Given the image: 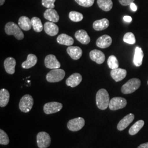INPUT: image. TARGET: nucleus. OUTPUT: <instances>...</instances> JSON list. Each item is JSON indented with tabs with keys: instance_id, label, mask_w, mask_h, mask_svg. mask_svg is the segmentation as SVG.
Returning a JSON list of instances; mask_svg holds the SVG:
<instances>
[{
	"instance_id": "a211bd4d",
	"label": "nucleus",
	"mask_w": 148,
	"mask_h": 148,
	"mask_svg": "<svg viewBox=\"0 0 148 148\" xmlns=\"http://www.w3.org/2000/svg\"><path fill=\"white\" fill-rule=\"evenodd\" d=\"M75 37L78 41L84 45H87L90 41V38L89 35L84 30H79L76 32Z\"/></svg>"
},
{
	"instance_id": "a19ab883",
	"label": "nucleus",
	"mask_w": 148,
	"mask_h": 148,
	"mask_svg": "<svg viewBox=\"0 0 148 148\" xmlns=\"http://www.w3.org/2000/svg\"></svg>"
},
{
	"instance_id": "0eeeda50",
	"label": "nucleus",
	"mask_w": 148,
	"mask_h": 148,
	"mask_svg": "<svg viewBox=\"0 0 148 148\" xmlns=\"http://www.w3.org/2000/svg\"><path fill=\"white\" fill-rule=\"evenodd\" d=\"M51 138L46 132H40L37 134V144L39 148H47L51 145Z\"/></svg>"
},
{
	"instance_id": "7c9ffc66",
	"label": "nucleus",
	"mask_w": 148,
	"mask_h": 148,
	"mask_svg": "<svg viewBox=\"0 0 148 148\" xmlns=\"http://www.w3.org/2000/svg\"><path fill=\"white\" fill-rule=\"evenodd\" d=\"M69 17L71 21L74 22L81 21L84 18V16L81 13L76 11H71L69 13Z\"/></svg>"
},
{
	"instance_id": "f704fd0d",
	"label": "nucleus",
	"mask_w": 148,
	"mask_h": 148,
	"mask_svg": "<svg viewBox=\"0 0 148 148\" xmlns=\"http://www.w3.org/2000/svg\"><path fill=\"white\" fill-rule=\"evenodd\" d=\"M56 0H42V5L48 9H53L55 7L54 2Z\"/></svg>"
},
{
	"instance_id": "bb28decb",
	"label": "nucleus",
	"mask_w": 148,
	"mask_h": 148,
	"mask_svg": "<svg viewBox=\"0 0 148 148\" xmlns=\"http://www.w3.org/2000/svg\"><path fill=\"white\" fill-rule=\"evenodd\" d=\"M97 4L101 10L106 12L110 11L113 5L111 0H97Z\"/></svg>"
},
{
	"instance_id": "7ed1b4c3",
	"label": "nucleus",
	"mask_w": 148,
	"mask_h": 148,
	"mask_svg": "<svg viewBox=\"0 0 148 148\" xmlns=\"http://www.w3.org/2000/svg\"><path fill=\"white\" fill-rule=\"evenodd\" d=\"M140 85L141 81L140 79L137 78L131 79L122 86V93L125 95L132 93L139 88Z\"/></svg>"
},
{
	"instance_id": "72a5a7b5",
	"label": "nucleus",
	"mask_w": 148,
	"mask_h": 148,
	"mask_svg": "<svg viewBox=\"0 0 148 148\" xmlns=\"http://www.w3.org/2000/svg\"><path fill=\"white\" fill-rule=\"evenodd\" d=\"M79 5L84 7H90L93 5L95 0H75Z\"/></svg>"
},
{
	"instance_id": "f03ea898",
	"label": "nucleus",
	"mask_w": 148,
	"mask_h": 148,
	"mask_svg": "<svg viewBox=\"0 0 148 148\" xmlns=\"http://www.w3.org/2000/svg\"><path fill=\"white\" fill-rule=\"evenodd\" d=\"M5 31L8 35H13L18 40H21L24 37L21 28L16 23L12 21L5 24Z\"/></svg>"
},
{
	"instance_id": "cd10ccee",
	"label": "nucleus",
	"mask_w": 148,
	"mask_h": 148,
	"mask_svg": "<svg viewBox=\"0 0 148 148\" xmlns=\"http://www.w3.org/2000/svg\"><path fill=\"white\" fill-rule=\"evenodd\" d=\"M144 125L143 120H139L136 122L129 130V134L131 136L136 134L142 128Z\"/></svg>"
},
{
	"instance_id": "ddd939ff",
	"label": "nucleus",
	"mask_w": 148,
	"mask_h": 148,
	"mask_svg": "<svg viewBox=\"0 0 148 148\" xmlns=\"http://www.w3.org/2000/svg\"><path fill=\"white\" fill-rule=\"evenodd\" d=\"M82 77L81 74L74 73L70 75L66 80V84L72 88L76 87L81 82Z\"/></svg>"
},
{
	"instance_id": "6e6552de",
	"label": "nucleus",
	"mask_w": 148,
	"mask_h": 148,
	"mask_svg": "<svg viewBox=\"0 0 148 148\" xmlns=\"http://www.w3.org/2000/svg\"><path fill=\"white\" fill-rule=\"evenodd\" d=\"M127 104L126 99L122 97H114L110 101L109 108L111 110L115 111L124 108Z\"/></svg>"
},
{
	"instance_id": "a878e982",
	"label": "nucleus",
	"mask_w": 148,
	"mask_h": 148,
	"mask_svg": "<svg viewBox=\"0 0 148 148\" xmlns=\"http://www.w3.org/2000/svg\"><path fill=\"white\" fill-rule=\"evenodd\" d=\"M10 95L8 90L3 88L0 90V106L5 107L10 101Z\"/></svg>"
},
{
	"instance_id": "473e14b6",
	"label": "nucleus",
	"mask_w": 148,
	"mask_h": 148,
	"mask_svg": "<svg viewBox=\"0 0 148 148\" xmlns=\"http://www.w3.org/2000/svg\"><path fill=\"white\" fill-rule=\"evenodd\" d=\"M10 143V139L7 134L2 129L0 130V144L7 145Z\"/></svg>"
},
{
	"instance_id": "f3484780",
	"label": "nucleus",
	"mask_w": 148,
	"mask_h": 148,
	"mask_svg": "<svg viewBox=\"0 0 148 148\" xmlns=\"http://www.w3.org/2000/svg\"><path fill=\"white\" fill-rule=\"evenodd\" d=\"M66 51L70 57L74 60L79 59L82 55V50L78 46H69Z\"/></svg>"
},
{
	"instance_id": "4468645a",
	"label": "nucleus",
	"mask_w": 148,
	"mask_h": 148,
	"mask_svg": "<svg viewBox=\"0 0 148 148\" xmlns=\"http://www.w3.org/2000/svg\"><path fill=\"white\" fill-rule=\"evenodd\" d=\"M134 119V115L132 113L128 114L126 116L124 117L119 122L117 128L119 131H123L126 128L130 123Z\"/></svg>"
},
{
	"instance_id": "4c0bfd02",
	"label": "nucleus",
	"mask_w": 148,
	"mask_h": 148,
	"mask_svg": "<svg viewBox=\"0 0 148 148\" xmlns=\"http://www.w3.org/2000/svg\"><path fill=\"white\" fill-rule=\"evenodd\" d=\"M130 5V8H131L132 11H134V12L137 11V5H136L135 3H134L133 2Z\"/></svg>"
},
{
	"instance_id": "f257e3e1",
	"label": "nucleus",
	"mask_w": 148,
	"mask_h": 148,
	"mask_svg": "<svg viewBox=\"0 0 148 148\" xmlns=\"http://www.w3.org/2000/svg\"><path fill=\"white\" fill-rule=\"evenodd\" d=\"M96 104L97 107L101 110L108 108L110 103V98L108 91L104 88L99 90L96 94Z\"/></svg>"
},
{
	"instance_id": "6ab92c4d",
	"label": "nucleus",
	"mask_w": 148,
	"mask_h": 148,
	"mask_svg": "<svg viewBox=\"0 0 148 148\" xmlns=\"http://www.w3.org/2000/svg\"><path fill=\"white\" fill-rule=\"evenodd\" d=\"M16 65V59L12 57H8L4 61L5 69L8 74L12 75L15 73Z\"/></svg>"
},
{
	"instance_id": "9b49d317",
	"label": "nucleus",
	"mask_w": 148,
	"mask_h": 148,
	"mask_svg": "<svg viewBox=\"0 0 148 148\" xmlns=\"http://www.w3.org/2000/svg\"><path fill=\"white\" fill-rule=\"evenodd\" d=\"M90 58L98 64L103 63L106 59L105 54L103 52L98 49H94L90 52Z\"/></svg>"
},
{
	"instance_id": "aec40b11",
	"label": "nucleus",
	"mask_w": 148,
	"mask_h": 148,
	"mask_svg": "<svg viewBox=\"0 0 148 148\" xmlns=\"http://www.w3.org/2000/svg\"><path fill=\"white\" fill-rule=\"evenodd\" d=\"M43 16L46 19L53 23H57L59 20V16L54 9H47L45 12Z\"/></svg>"
},
{
	"instance_id": "4be33fe9",
	"label": "nucleus",
	"mask_w": 148,
	"mask_h": 148,
	"mask_svg": "<svg viewBox=\"0 0 148 148\" xmlns=\"http://www.w3.org/2000/svg\"><path fill=\"white\" fill-rule=\"evenodd\" d=\"M37 62V57L34 54H29L27 60L21 64V67L24 69H30L35 66Z\"/></svg>"
},
{
	"instance_id": "c9c22d12",
	"label": "nucleus",
	"mask_w": 148,
	"mask_h": 148,
	"mask_svg": "<svg viewBox=\"0 0 148 148\" xmlns=\"http://www.w3.org/2000/svg\"><path fill=\"white\" fill-rule=\"evenodd\" d=\"M134 0H119L120 4L122 5H130L134 2Z\"/></svg>"
},
{
	"instance_id": "20e7f679",
	"label": "nucleus",
	"mask_w": 148,
	"mask_h": 148,
	"mask_svg": "<svg viewBox=\"0 0 148 148\" xmlns=\"http://www.w3.org/2000/svg\"><path fill=\"white\" fill-rule=\"evenodd\" d=\"M65 76V72L63 69H53L47 74L46 79L48 82H58L63 79Z\"/></svg>"
},
{
	"instance_id": "ea45409f",
	"label": "nucleus",
	"mask_w": 148,
	"mask_h": 148,
	"mask_svg": "<svg viewBox=\"0 0 148 148\" xmlns=\"http://www.w3.org/2000/svg\"><path fill=\"white\" fill-rule=\"evenodd\" d=\"M5 2V0H0V5H2Z\"/></svg>"
},
{
	"instance_id": "2eb2a0df",
	"label": "nucleus",
	"mask_w": 148,
	"mask_h": 148,
	"mask_svg": "<svg viewBox=\"0 0 148 148\" xmlns=\"http://www.w3.org/2000/svg\"><path fill=\"white\" fill-rule=\"evenodd\" d=\"M111 76L116 82H119L124 79L127 75V71L125 69L117 68L111 70Z\"/></svg>"
},
{
	"instance_id": "b1692460",
	"label": "nucleus",
	"mask_w": 148,
	"mask_h": 148,
	"mask_svg": "<svg viewBox=\"0 0 148 148\" xmlns=\"http://www.w3.org/2000/svg\"><path fill=\"white\" fill-rule=\"evenodd\" d=\"M109 26V21L106 18L97 20L93 24V27L96 31L105 30Z\"/></svg>"
},
{
	"instance_id": "39448f33",
	"label": "nucleus",
	"mask_w": 148,
	"mask_h": 148,
	"mask_svg": "<svg viewBox=\"0 0 148 148\" xmlns=\"http://www.w3.org/2000/svg\"><path fill=\"white\" fill-rule=\"evenodd\" d=\"M33 105L34 99L30 95H25L21 98L19 104V108L21 111L27 113L32 110Z\"/></svg>"
},
{
	"instance_id": "f8f14e48",
	"label": "nucleus",
	"mask_w": 148,
	"mask_h": 148,
	"mask_svg": "<svg viewBox=\"0 0 148 148\" xmlns=\"http://www.w3.org/2000/svg\"><path fill=\"white\" fill-rule=\"evenodd\" d=\"M44 30L47 35L51 36H54L58 34L59 27L54 23L47 21L44 24Z\"/></svg>"
},
{
	"instance_id": "393cba45",
	"label": "nucleus",
	"mask_w": 148,
	"mask_h": 148,
	"mask_svg": "<svg viewBox=\"0 0 148 148\" xmlns=\"http://www.w3.org/2000/svg\"><path fill=\"white\" fill-rule=\"evenodd\" d=\"M144 53L142 49L139 47H136L134 55L133 62L136 66H140L143 62Z\"/></svg>"
},
{
	"instance_id": "9d476101",
	"label": "nucleus",
	"mask_w": 148,
	"mask_h": 148,
	"mask_svg": "<svg viewBox=\"0 0 148 148\" xmlns=\"http://www.w3.org/2000/svg\"><path fill=\"white\" fill-rule=\"evenodd\" d=\"M45 65L48 69H59L60 67V63L54 55L49 54L45 59Z\"/></svg>"
},
{
	"instance_id": "412c9836",
	"label": "nucleus",
	"mask_w": 148,
	"mask_h": 148,
	"mask_svg": "<svg viewBox=\"0 0 148 148\" xmlns=\"http://www.w3.org/2000/svg\"><path fill=\"white\" fill-rule=\"evenodd\" d=\"M57 41L58 43L68 46H72L74 43L73 37L65 34H62L57 38Z\"/></svg>"
},
{
	"instance_id": "1a4fd4ad",
	"label": "nucleus",
	"mask_w": 148,
	"mask_h": 148,
	"mask_svg": "<svg viewBox=\"0 0 148 148\" xmlns=\"http://www.w3.org/2000/svg\"><path fill=\"white\" fill-rule=\"evenodd\" d=\"M63 108V104L60 103L52 101L49 102L45 104L43 106V111L46 114H52L61 110Z\"/></svg>"
},
{
	"instance_id": "2f4dec72",
	"label": "nucleus",
	"mask_w": 148,
	"mask_h": 148,
	"mask_svg": "<svg viewBox=\"0 0 148 148\" xmlns=\"http://www.w3.org/2000/svg\"><path fill=\"white\" fill-rule=\"evenodd\" d=\"M123 40L125 42L127 43L130 45H133L136 43V38L132 32H129L125 34L124 35Z\"/></svg>"
},
{
	"instance_id": "dca6fc26",
	"label": "nucleus",
	"mask_w": 148,
	"mask_h": 148,
	"mask_svg": "<svg viewBox=\"0 0 148 148\" xmlns=\"http://www.w3.org/2000/svg\"><path fill=\"white\" fill-rule=\"evenodd\" d=\"M112 43V38L111 37L108 35H102L99 37L97 41L96 45L97 47L101 48H106L109 47Z\"/></svg>"
},
{
	"instance_id": "58836bf2",
	"label": "nucleus",
	"mask_w": 148,
	"mask_h": 148,
	"mask_svg": "<svg viewBox=\"0 0 148 148\" xmlns=\"http://www.w3.org/2000/svg\"><path fill=\"white\" fill-rule=\"evenodd\" d=\"M137 148H148V142L143 143L142 144L140 145L139 146H138Z\"/></svg>"
},
{
	"instance_id": "e433bc0d",
	"label": "nucleus",
	"mask_w": 148,
	"mask_h": 148,
	"mask_svg": "<svg viewBox=\"0 0 148 148\" xmlns=\"http://www.w3.org/2000/svg\"><path fill=\"white\" fill-rule=\"evenodd\" d=\"M123 20L127 23H130L132 21V19L131 16H124V17H123Z\"/></svg>"
},
{
	"instance_id": "c756f323",
	"label": "nucleus",
	"mask_w": 148,
	"mask_h": 148,
	"mask_svg": "<svg viewBox=\"0 0 148 148\" xmlns=\"http://www.w3.org/2000/svg\"><path fill=\"white\" fill-rule=\"evenodd\" d=\"M107 63L110 69L111 70L117 69L119 68V64L116 57L115 56H110L108 59Z\"/></svg>"
},
{
	"instance_id": "423d86ee",
	"label": "nucleus",
	"mask_w": 148,
	"mask_h": 148,
	"mask_svg": "<svg viewBox=\"0 0 148 148\" xmlns=\"http://www.w3.org/2000/svg\"><path fill=\"white\" fill-rule=\"evenodd\" d=\"M85 119L82 117H77L70 120L67 123V127L70 131L76 132L81 130L85 126Z\"/></svg>"
},
{
	"instance_id": "5701e85b",
	"label": "nucleus",
	"mask_w": 148,
	"mask_h": 148,
	"mask_svg": "<svg viewBox=\"0 0 148 148\" xmlns=\"http://www.w3.org/2000/svg\"><path fill=\"white\" fill-rule=\"evenodd\" d=\"M18 25L21 29L25 31L30 30L32 27V19H30L29 18L25 16H22L19 19Z\"/></svg>"
},
{
	"instance_id": "c85d7f7f",
	"label": "nucleus",
	"mask_w": 148,
	"mask_h": 148,
	"mask_svg": "<svg viewBox=\"0 0 148 148\" xmlns=\"http://www.w3.org/2000/svg\"><path fill=\"white\" fill-rule=\"evenodd\" d=\"M32 26L35 32H42L43 30V25L42 21L41 19L36 17H33L32 19Z\"/></svg>"
}]
</instances>
